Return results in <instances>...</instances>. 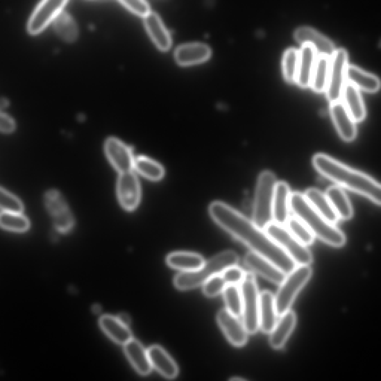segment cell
Instances as JSON below:
<instances>
[{
	"label": "cell",
	"instance_id": "cell-43",
	"mask_svg": "<svg viewBox=\"0 0 381 381\" xmlns=\"http://www.w3.org/2000/svg\"><path fill=\"white\" fill-rule=\"evenodd\" d=\"M0 129L3 133H11L14 131L15 128V124L14 121L10 118L5 113H1V117H0Z\"/></svg>",
	"mask_w": 381,
	"mask_h": 381
},
{
	"label": "cell",
	"instance_id": "cell-34",
	"mask_svg": "<svg viewBox=\"0 0 381 381\" xmlns=\"http://www.w3.org/2000/svg\"><path fill=\"white\" fill-rule=\"evenodd\" d=\"M133 169L142 176L153 181L161 180L164 174V170L160 163L145 157L135 159Z\"/></svg>",
	"mask_w": 381,
	"mask_h": 381
},
{
	"label": "cell",
	"instance_id": "cell-39",
	"mask_svg": "<svg viewBox=\"0 0 381 381\" xmlns=\"http://www.w3.org/2000/svg\"><path fill=\"white\" fill-rule=\"evenodd\" d=\"M0 207L3 212L22 213L24 211L22 202L3 188L0 190Z\"/></svg>",
	"mask_w": 381,
	"mask_h": 381
},
{
	"label": "cell",
	"instance_id": "cell-1",
	"mask_svg": "<svg viewBox=\"0 0 381 381\" xmlns=\"http://www.w3.org/2000/svg\"><path fill=\"white\" fill-rule=\"evenodd\" d=\"M209 212L216 223L248 246L252 252L265 257L287 274L296 269L297 265L294 261L264 230L228 204L214 201L210 204Z\"/></svg>",
	"mask_w": 381,
	"mask_h": 381
},
{
	"label": "cell",
	"instance_id": "cell-12",
	"mask_svg": "<svg viewBox=\"0 0 381 381\" xmlns=\"http://www.w3.org/2000/svg\"><path fill=\"white\" fill-rule=\"evenodd\" d=\"M117 193L121 207L128 210H135L141 198L140 184L133 171L121 173L118 179Z\"/></svg>",
	"mask_w": 381,
	"mask_h": 381
},
{
	"label": "cell",
	"instance_id": "cell-25",
	"mask_svg": "<svg viewBox=\"0 0 381 381\" xmlns=\"http://www.w3.org/2000/svg\"><path fill=\"white\" fill-rule=\"evenodd\" d=\"M346 77L349 83L353 84L359 90L370 92V94L378 91L381 86L378 77L355 65H348Z\"/></svg>",
	"mask_w": 381,
	"mask_h": 381
},
{
	"label": "cell",
	"instance_id": "cell-22",
	"mask_svg": "<svg viewBox=\"0 0 381 381\" xmlns=\"http://www.w3.org/2000/svg\"><path fill=\"white\" fill-rule=\"evenodd\" d=\"M296 324V315L293 311H287L280 316L273 330L270 334L269 343L274 349H280L285 345Z\"/></svg>",
	"mask_w": 381,
	"mask_h": 381
},
{
	"label": "cell",
	"instance_id": "cell-15",
	"mask_svg": "<svg viewBox=\"0 0 381 381\" xmlns=\"http://www.w3.org/2000/svg\"><path fill=\"white\" fill-rule=\"evenodd\" d=\"M107 157L113 167L121 173L132 171L135 160L130 148L117 138H109L105 143Z\"/></svg>",
	"mask_w": 381,
	"mask_h": 381
},
{
	"label": "cell",
	"instance_id": "cell-29",
	"mask_svg": "<svg viewBox=\"0 0 381 381\" xmlns=\"http://www.w3.org/2000/svg\"><path fill=\"white\" fill-rule=\"evenodd\" d=\"M339 220H349L353 217V208L347 194L339 185H332L325 192Z\"/></svg>",
	"mask_w": 381,
	"mask_h": 381
},
{
	"label": "cell",
	"instance_id": "cell-38",
	"mask_svg": "<svg viewBox=\"0 0 381 381\" xmlns=\"http://www.w3.org/2000/svg\"><path fill=\"white\" fill-rule=\"evenodd\" d=\"M300 51L289 49L285 51L282 60V69L285 79L289 83L296 82Z\"/></svg>",
	"mask_w": 381,
	"mask_h": 381
},
{
	"label": "cell",
	"instance_id": "cell-20",
	"mask_svg": "<svg viewBox=\"0 0 381 381\" xmlns=\"http://www.w3.org/2000/svg\"><path fill=\"white\" fill-rule=\"evenodd\" d=\"M317 53L310 44H303L300 50V60L296 78V83L303 88L311 87L312 77L314 69Z\"/></svg>",
	"mask_w": 381,
	"mask_h": 381
},
{
	"label": "cell",
	"instance_id": "cell-6",
	"mask_svg": "<svg viewBox=\"0 0 381 381\" xmlns=\"http://www.w3.org/2000/svg\"><path fill=\"white\" fill-rule=\"evenodd\" d=\"M312 273L310 265H297L293 271L287 274L275 296L278 315L280 316L290 310L296 296L310 280Z\"/></svg>",
	"mask_w": 381,
	"mask_h": 381
},
{
	"label": "cell",
	"instance_id": "cell-3",
	"mask_svg": "<svg viewBox=\"0 0 381 381\" xmlns=\"http://www.w3.org/2000/svg\"><path fill=\"white\" fill-rule=\"evenodd\" d=\"M291 210L307 225L316 238L334 247L345 245L346 238L344 232L318 212L307 200L305 194L291 193Z\"/></svg>",
	"mask_w": 381,
	"mask_h": 381
},
{
	"label": "cell",
	"instance_id": "cell-33",
	"mask_svg": "<svg viewBox=\"0 0 381 381\" xmlns=\"http://www.w3.org/2000/svg\"><path fill=\"white\" fill-rule=\"evenodd\" d=\"M53 26L58 35L66 42H74L78 36V28L75 19L67 12H62L56 18Z\"/></svg>",
	"mask_w": 381,
	"mask_h": 381
},
{
	"label": "cell",
	"instance_id": "cell-28",
	"mask_svg": "<svg viewBox=\"0 0 381 381\" xmlns=\"http://www.w3.org/2000/svg\"><path fill=\"white\" fill-rule=\"evenodd\" d=\"M100 326L113 341L126 345L132 339V334L128 326L124 325L118 318L105 315L100 319Z\"/></svg>",
	"mask_w": 381,
	"mask_h": 381
},
{
	"label": "cell",
	"instance_id": "cell-21",
	"mask_svg": "<svg viewBox=\"0 0 381 381\" xmlns=\"http://www.w3.org/2000/svg\"><path fill=\"white\" fill-rule=\"evenodd\" d=\"M144 24L153 42L160 50L167 51L171 48V35L158 14L151 12L144 18Z\"/></svg>",
	"mask_w": 381,
	"mask_h": 381
},
{
	"label": "cell",
	"instance_id": "cell-13",
	"mask_svg": "<svg viewBox=\"0 0 381 381\" xmlns=\"http://www.w3.org/2000/svg\"><path fill=\"white\" fill-rule=\"evenodd\" d=\"M217 322L229 342L236 347L244 346L249 333L239 316L230 313L228 309H221L217 314Z\"/></svg>",
	"mask_w": 381,
	"mask_h": 381
},
{
	"label": "cell",
	"instance_id": "cell-11",
	"mask_svg": "<svg viewBox=\"0 0 381 381\" xmlns=\"http://www.w3.org/2000/svg\"><path fill=\"white\" fill-rule=\"evenodd\" d=\"M45 204L59 232L67 233L74 228V216L60 193L56 190L49 191L45 195Z\"/></svg>",
	"mask_w": 381,
	"mask_h": 381
},
{
	"label": "cell",
	"instance_id": "cell-14",
	"mask_svg": "<svg viewBox=\"0 0 381 381\" xmlns=\"http://www.w3.org/2000/svg\"><path fill=\"white\" fill-rule=\"evenodd\" d=\"M244 264L253 272L276 285H280L287 276V273L280 267L265 257L254 252L246 255Z\"/></svg>",
	"mask_w": 381,
	"mask_h": 381
},
{
	"label": "cell",
	"instance_id": "cell-16",
	"mask_svg": "<svg viewBox=\"0 0 381 381\" xmlns=\"http://www.w3.org/2000/svg\"><path fill=\"white\" fill-rule=\"evenodd\" d=\"M331 116L339 135L346 142H352L357 137L356 121L341 101L331 102Z\"/></svg>",
	"mask_w": 381,
	"mask_h": 381
},
{
	"label": "cell",
	"instance_id": "cell-36",
	"mask_svg": "<svg viewBox=\"0 0 381 381\" xmlns=\"http://www.w3.org/2000/svg\"><path fill=\"white\" fill-rule=\"evenodd\" d=\"M287 228L289 230L295 238L306 246L312 245L316 237L309 229L307 225L298 219L296 216L290 217L287 223Z\"/></svg>",
	"mask_w": 381,
	"mask_h": 381
},
{
	"label": "cell",
	"instance_id": "cell-45",
	"mask_svg": "<svg viewBox=\"0 0 381 381\" xmlns=\"http://www.w3.org/2000/svg\"><path fill=\"white\" fill-rule=\"evenodd\" d=\"M8 105V102L6 99H2L1 100V108L3 109L4 108H6Z\"/></svg>",
	"mask_w": 381,
	"mask_h": 381
},
{
	"label": "cell",
	"instance_id": "cell-8",
	"mask_svg": "<svg viewBox=\"0 0 381 381\" xmlns=\"http://www.w3.org/2000/svg\"><path fill=\"white\" fill-rule=\"evenodd\" d=\"M243 323L249 335H255L260 328V294L255 275L246 273L242 282Z\"/></svg>",
	"mask_w": 381,
	"mask_h": 381
},
{
	"label": "cell",
	"instance_id": "cell-2",
	"mask_svg": "<svg viewBox=\"0 0 381 381\" xmlns=\"http://www.w3.org/2000/svg\"><path fill=\"white\" fill-rule=\"evenodd\" d=\"M312 162L319 173L339 187L362 195L381 205V183L369 175L349 167L325 153L316 154Z\"/></svg>",
	"mask_w": 381,
	"mask_h": 381
},
{
	"label": "cell",
	"instance_id": "cell-41",
	"mask_svg": "<svg viewBox=\"0 0 381 381\" xmlns=\"http://www.w3.org/2000/svg\"><path fill=\"white\" fill-rule=\"evenodd\" d=\"M132 13L145 18L151 12L149 4L146 0H119Z\"/></svg>",
	"mask_w": 381,
	"mask_h": 381
},
{
	"label": "cell",
	"instance_id": "cell-7",
	"mask_svg": "<svg viewBox=\"0 0 381 381\" xmlns=\"http://www.w3.org/2000/svg\"><path fill=\"white\" fill-rule=\"evenodd\" d=\"M264 230L296 265L312 264L313 255L307 246L297 240L285 225L273 221L266 226Z\"/></svg>",
	"mask_w": 381,
	"mask_h": 381
},
{
	"label": "cell",
	"instance_id": "cell-40",
	"mask_svg": "<svg viewBox=\"0 0 381 381\" xmlns=\"http://www.w3.org/2000/svg\"><path fill=\"white\" fill-rule=\"evenodd\" d=\"M226 285L221 274L215 275L203 285V292L208 297H215L223 292Z\"/></svg>",
	"mask_w": 381,
	"mask_h": 381
},
{
	"label": "cell",
	"instance_id": "cell-26",
	"mask_svg": "<svg viewBox=\"0 0 381 381\" xmlns=\"http://www.w3.org/2000/svg\"><path fill=\"white\" fill-rule=\"evenodd\" d=\"M124 347L126 354L130 363L142 375H147L151 373L152 365L148 351L136 341L130 339Z\"/></svg>",
	"mask_w": 381,
	"mask_h": 381
},
{
	"label": "cell",
	"instance_id": "cell-19",
	"mask_svg": "<svg viewBox=\"0 0 381 381\" xmlns=\"http://www.w3.org/2000/svg\"><path fill=\"white\" fill-rule=\"evenodd\" d=\"M291 195L289 185L285 182H277L273 202V221L286 225L290 218Z\"/></svg>",
	"mask_w": 381,
	"mask_h": 381
},
{
	"label": "cell",
	"instance_id": "cell-44",
	"mask_svg": "<svg viewBox=\"0 0 381 381\" xmlns=\"http://www.w3.org/2000/svg\"><path fill=\"white\" fill-rule=\"evenodd\" d=\"M119 321L124 325L128 326L130 323V318L126 314H120L118 317Z\"/></svg>",
	"mask_w": 381,
	"mask_h": 381
},
{
	"label": "cell",
	"instance_id": "cell-10",
	"mask_svg": "<svg viewBox=\"0 0 381 381\" xmlns=\"http://www.w3.org/2000/svg\"><path fill=\"white\" fill-rule=\"evenodd\" d=\"M68 0H42L31 16L27 25L30 35H37L44 31L63 11Z\"/></svg>",
	"mask_w": 381,
	"mask_h": 381
},
{
	"label": "cell",
	"instance_id": "cell-27",
	"mask_svg": "<svg viewBox=\"0 0 381 381\" xmlns=\"http://www.w3.org/2000/svg\"><path fill=\"white\" fill-rule=\"evenodd\" d=\"M342 99L346 109L357 122L365 119L366 110L364 101L359 90L357 87L347 81L343 92Z\"/></svg>",
	"mask_w": 381,
	"mask_h": 381
},
{
	"label": "cell",
	"instance_id": "cell-23",
	"mask_svg": "<svg viewBox=\"0 0 381 381\" xmlns=\"http://www.w3.org/2000/svg\"><path fill=\"white\" fill-rule=\"evenodd\" d=\"M148 353L152 367L163 377L169 379L178 377L179 369L177 364L162 348L158 346H151L148 350Z\"/></svg>",
	"mask_w": 381,
	"mask_h": 381
},
{
	"label": "cell",
	"instance_id": "cell-42",
	"mask_svg": "<svg viewBox=\"0 0 381 381\" xmlns=\"http://www.w3.org/2000/svg\"><path fill=\"white\" fill-rule=\"evenodd\" d=\"M245 272L240 267L233 265L228 267L221 273L226 285H241L245 276Z\"/></svg>",
	"mask_w": 381,
	"mask_h": 381
},
{
	"label": "cell",
	"instance_id": "cell-31",
	"mask_svg": "<svg viewBox=\"0 0 381 381\" xmlns=\"http://www.w3.org/2000/svg\"><path fill=\"white\" fill-rule=\"evenodd\" d=\"M305 195L312 207L328 221L335 224L339 220L325 193L317 189L311 188L306 190Z\"/></svg>",
	"mask_w": 381,
	"mask_h": 381
},
{
	"label": "cell",
	"instance_id": "cell-35",
	"mask_svg": "<svg viewBox=\"0 0 381 381\" xmlns=\"http://www.w3.org/2000/svg\"><path fill=\"white\" fill-rule=\"evenodd\" d=\"M223 295L226 309L236 316H242L243 300L241 287L239 285H228Z\"/></svg>",
	"mask_w": 381,
	"mask_h": 381
},
{
	"label": "cell",
	"instance_id": "cell-46",
	"mask_svg": "<svg viewBox=\"0 0 381 381\" xmlns=\"http://www.w3.org/2000/svg\"><path fill=\"white\" fill-rule=\"evenodd\" d=\"M231 380H244V379L241 378H232V379H231Z\"/></svg>",
	"mask_w": 381,
	"mask_h": 381
},
{
	"label": "cell",
	"instance_id": "cell-37",
	"mask_svg": "<svg viewBox=\"0 0 381 381\" xmlns=\"http://www.w3.org/2000/svg\"><path fill=\"white\" fill-rule=\"evenodd\" d=\"M2 228L10 231L23 232L29 228V221L22 213L2 212L0 216Z\"/></svg>",
	"mask_w": 381,
	"mask_h": 381
},
{
	"label": "cell",
	"instance_id": "cell-18",
	"mask_svg": "<svg viewBox=\"0 0 381 381\" xmlns=\"http://www.w3.org/2000/svg\"><path fill=\"white\" fill-rule=\"evenodd\" d=\"M212 51L205 44L193 43L183 44L175 50L174 58L177 63L183 67L196 65L210 59Z\"/></svg>",
	"mask_w": 381,
	"mask_h": 381
},
{
	"label": "cell",
	"instance_id": "cell-5",
	"mask_svg": "<svg viewBox=\"0 0 381 381\" xmlns=\"http://www.w3.org/2000/svg\"><path fill=\"white\" fill-rule=\"evenodd\" d=\"M276 183L275 174L270 171L261 173L257 182L253 221L263 230L273 221V202Z\"/></svg>",
	"mask_w": 381,
	"mask_h": 381
},
{
	"label": "cell",
	"instance_id": "cell-17",
	"mask_svg": "<svg viewBox=\"0 0 381 381\" xmlns=\"http://www.w3.org/2000/svg\"><path fill=\"white\" fill-rule=\"evenodd\" d=\"M294 38L302 44H310L317 55L332 57L337 50L332 41L310 27H300L296 30Z\"/></svg>",
	"mask_w": 381,
	"mask_h": 381
},
{
	"label": "cell",
	"instance_id": "cell-9",
	"mask_svg": "<svg viewBox=\"0 0 381 381\" xmlns=\"http://www.w3.org/2000/svg\"><path fill=\"white\" fill-rule=\"evenodd\" d=\"M348 56L344 49H337L331 57L330 71L325 90L329 101H339L342 98L343 92L347 83V67Z\"/></svg>",
	"mask_w": 381,
	"mask_h": 381
},
{
	"label": "cell",
	"instance_id": "cell-24",
	"mask_svg": "<svg viewBox=\"0 0 381 381\" xmlns=\"http://www.w3.org/2000/svg\"><path fill=\"white\" fill-rule=\"evenodd\" d=\"M275 296L270 291L260 294V328L264 334H271L277 323Z\"/></svg>",
	"mask_w": 381,
	"mask_h": 381
},
{
	"label": "cell",
	"instance_id": "cell-4",
	"mask_svg": "<svg viewBox=\"0 0 381 381\" xmlns=\"http://www.w3.org/2000/svg\"><path fill=\"white\" fill-rule=\"evenodd\" d=\"M239 261V257L235 252H222L205 262L200 269L178 274L174 277V285L181 291L193 289L203 285L211 277L221 274L228 267L237 265Z\"/></svg>",
	"mask_w": 381,
	"mask_h": 381
},
{
	"label": "cell",
	"instance_id": "cell-32",
	"mask_svg": "<svg viewBox=\"0 0 381 381\" xmlns=\"http://www.w3.org/2000/svg\"><path fill=\"white\" fill-rule=\"evenodd\" d=\"M330 67L331 57L317 56L311 81V87L315 92H323L326 90Z\"/></svg>",
	"mask_w": 381,
	"mask_h": 381
},
{
	"label": "cell",
	"instance_id": "cell-30",
	"mask_svg": "<svg viewBox=\"0 0 381 381\" xmlns=\"http://www.w3.org/2000/svg\"><path fill=\"white\" fill-rule=\"evenodd\" d=\"M168 265L182 272L196 271L205 264L203 257L194 253L177 252L170 254L167 259Z\"/></svg>",
	"mask_w": 381,
	"mask_h": 381
}]
</instances>
